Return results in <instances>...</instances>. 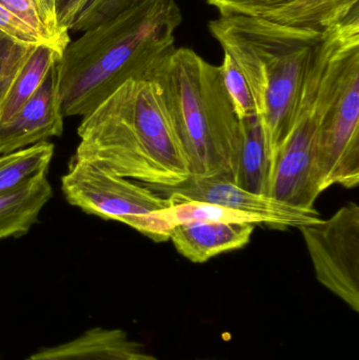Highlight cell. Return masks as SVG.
<instances>
[{"mask_svg":"<svg viewBox=\"0 0 359 360\" xmlns=\"http://www.w3.org/2000/svg\"><path fill=\"white\" fill-rule=\"evenodd\" d=\"M181 22L175 0H141L70 41L57 63L63 116L89 115L129 80L147 79Z\"/></svg>","mask_w":359,"mask_h":360,"instance_id":"obj_1","label":"cell"},{"mask_svg":"<svg viewBox=\"0 0 359 360\" xmlns=\"http://www.w3.org/2000/svg\"><path fill=\"white\" fill-rule=\"evenodd\" d=\"M74 160L150 188H174L191 176L159 88L131 79L78 127Z\"/></svg>","mask_w":359,"mask_h":360,"instance_id":"obj_2","label":"cell"},{"mask_svg":"<svg viewBox=\"0 0 359 360\" xmlns=\"http://www.w3.org/2000/svg\"><path fill=\"white\" fill-rule=\"evenodd\" d=\"M208 29L252 92L272 170L294 124L308 65L324 32L253 16H219Z\"/></svg>","mask_w":359,"mask_h":360,"instance_id":"obj_3","label":"cell"},{"mask_svg":"<svg viewBox=\"0 0 359 360\" xmlns=\"http://www.w3.org/2000/svg\"><path fill=\"white\" fill-rule=\"evenodd\" d=\"M170 116L191 175L226 174L236 179L240 120L221 65L189 48H174L150 72Z\"/></svg>","mask_w":359,"mask_h":360,"instance_id":"obj_4","label":"cell"},{"mask_svg":"<svg viewBox=\"0 0 359 360\" xmlns=\"http://www.w3.org/2000/svg\"><path fill=\"white\" fill-rule=\"evenodd\" d=\"M303 88L318 124L316 184H359V17L326 30L308 65Z\"/></svg>","mask_w":359,"mask_h":360,"instance_id":"obj_5","label":"cell"},{"mask_svg":"<svg viewBox=\"0 0 359 360\" xmlns=\"http://www.w3.org/2000/svg\"><path fill=\"white\" fill-rule=\"evenodd\" d=\"M61 188L67 202L89 215L122 222L154 243L170 240L171 229L159 212L173 200L145 184L72 158Z\"/></svg>","mask_w":359,"mask_h":360,"instance_id":"obj_6","label":"cell"},{"mask_svg":"<svg viewBox=\"0 0 359 360\" xmlns=\"http://www.w3.org/2000/svg\"><path fill=\"white\" fill-rule=\"evenodd\" d=\"M316 278L359 311V207L349 202L329 219L299 226Z\"/></svg>","mask_w":359,"mask_h":360,"instance_id":"obj_7","label":"cell"},{"mask_svg":"<svg viewBox=\"0 0 359 360\" xmlns=\"http://www.w3.org/2000/svg\"><path fill=\"white\" fill-rule=\"evenodd\" d=\"M318 124L312 99L303 86L294 124L271 170L269 195L301 209H314Z\"/></svg>","mask_w":359,"mask_h":360,"instance_id":"obj_8","label":"cell"},{"mask_svg":"<svg viewBox=\"0 0 359 360\" xmlns=\"http://www.w3.org/2000/svg\"><path fill=\"white\" fill-rule=\"evenodd\" d=\"M170 197L173 205L181 201H204L259 216L268 228L286 230L320 222L318 210L301 209L268 195L255 194L236 186L235 179L226 174L191 175L174 188H151Z\"/></svg>","mask_w":359,"mask_h":360,"instance_id":"obj_9","label":"cell"},{"mask_svg":"<svg viewBox=\"0 0 359 360\" xmlns=\"http://www.w3.org/2000/svg\"><path fill=\"white\" fill-rule=\"evenodd\" d=\"M63 118L56 63L35 94L0 124V156L61 136Z\"/></svg>","mask_w":359,"mask_h":360,"instance_id":"obj_10","label":"cell"},{"mask_svg":"<svg viewBox=\"0 0 359 360\" xmlns=\"http://www.w3.org/2000/svg\"><path fill=\"white\" fill-rule=\"evenodd\" d=\"M254 229L255 224L246 222H190L174 226L170 240L181 256L193 264H204L246 247Z\"/></svg>","mask_w":359,"mask_h":360,"instance_id":"obj_11","label":"cell"},{"mask_svg":"<svg viewBox=\"0 0 359 360\" xmlns=\"http://www.w3.org/2000/svg\"><path fill=\"white\" fill-rule=\"evenodd\" d=\"M143 347L119 329L94 328L67 344L40 351L27 360H145Z\"/></svg>","mask_w":359,"mask_h":360,"instance_id":"obj_12","label":"cell"},{"mask_svg":"<svg viewBox=\"0 0 359 360\" xmlns=\"http://www.w3.org/2000/svg\"><path fill=\"white\" fill-rule=\"evenodd\" d=\"M53 196L46 173L0 194V240L23 236L37 222L40 212Z\"/></svg>","mask_w":359,"mask_h":360,"instance_id":"obj_13","label":"cell"},{"mask_svg":"<svg viewBox=\"0 0 359 360\" xmlns=\"http://www.w3.org/2000/svg\"><path fill=\"white\" fill-rule=\"evenodd\" d=\"M261 17L286 27L325 32L359 17V0H292Z\"/></svg>","mask_w":359,"mask_h":360,"instance_id":"obj_14","label":"cell"},{"mask_svg":"<svg viewBox=\"0 0 359 360\" xmlns=\"http://www.w3.org/2000/svg\"><path fill=\"white\" fill-rule=\"evenodd\" d=\"M240 148L235 184L249 192L270 196L271 166L259 115L240 118Z\"/></svg>","mask_w":359,"mask_h":360,"instance_id":"obj_15","label":"cell"},{"mask_svg":"<svg viewBox=\"0 0 359 360\" xmlns=\"http://www.w3.org/2000/svg\"><path fill=\"white\" fill-rule=\"evenodd\" d=\"M61 53L46 44H38L19 72L4 101L0 124L8 122L35 94L46 75L60 59Z\"/></svg>","mask_w":359,"mask_h":360,"instance_id":"obj_16","label":"cell"},{"mask_svg":"<svg viewBox=\"0 0 359 360\" xmlns=\"http://www.w3.org/2000/svg\"><path fill=\"white\" fill-rule=\"evenodd\" d=\"M159 216L171 231L178 224L197 221L246 222L268 226L267 221L259 216L204 201H181L162 210Z\"/></svg>","mask_w":359,"mask_h":360,"instance_id":"obj_17","label":"cell"},{"mask_svg":"<svg viewBox=\"0 0 359 360\" xmlns=\"http://www.w3.org/2000/svg\"><path fill=\"white\" fill-rule=\"evenodd\" d=\"M54 145L44 141L8 155L0 156V194L36 175L48 173Z\"/></svg>","mask_w":359,"mask_h":360,"instance_id":"obj_18","label":"cell"},{"mask_svg":"<svg viewBox=\"0 0 359 360\" xmlns=\"http://www.w3.org/2000/svg\"><path fill=\"white\" fill-rule=\"evenodd\" d=\"M37 46L21 44L0 31V117L11 86Z\"/></svg>","mask_w":359,"mask_h":360,"instance_id":"obj_19","label":"cell"},{"mask_svg":"<svg viewBox=\"0 0 359 360\" xmlns=\"http://www.w3.org/2000/svg\"><path fill=\"white\" fill-rule=\"evenodd\" d=\"M223 71V82L228 94L231 99L232 105L235 110L238 120L248 116L259 115L256 103L252 92L244 79L242 72L238 69L233 59L223 53V63L221 65Z\"/></svg>","mask_w":359,"mask_h":360,"instance_id":"obj_20","label":"cell"},{"mask_svg":"<svg viewBox=\"0 0 359 360\" xmlns=\"http://www.w3.org/2000/svg\"><path fill=\"white\" fill-rule=\"evenodd\" d=\"M141 0H88L70 31L86 32L124 13Z\"/></svg>","mask_w":359,"mask_h":360,"instance_id":"obj_21","label":"cell"},{"mask_svg":"<svg viewBox=\"0 0 359 360\" xmlns=\"http://www.w3.org/2000/svg\"><path fill=\"white\" fill-rule=\"evenodd\" d=\"M218 11L221 16L261 17L292 0H204Z\"/></svg>","mask_w":359,"mask_h":360,"instance_id":"obj_22","label":"cell"},{"mask_svg":"<svg viewBox=\"0 0 359 360\" xmlns=\"http://www.w3.org/2000/svg\"><path fill=\"white\" fill-rule=\"evenodd\" d=\"M0 4L25 22L30 29L33 30L48 46H53L63 54V49L53 39L42 23L34 0H0Z\"/></svg>","mask_w":359,"mask_h":360,"instance_id":"obj_23","label":"cell"},{"mask_svg":"<svg viewBox=\"0 0 359 360\" xmlns=\"http://www.w3.org/2000/svg\"><path fill=\"white\" fill-rule=\"evenodd\" d=\"M0 31L16 41L27 44H46L33 30L0 4ZM48 46V44H46Z\"/></svg>","mask_w":359,"mask_h":360,"instance_id":"obj_24","label":"cell"},{"mask_svg":"<svg viewBox=\"0 0 359 360\" xmlns=\"http://www.w3.org/2000/svg\"><path fill=\"white\" fill-rule=\"evenodd\" d=\"M56 1L57 0H34L44 27L48 30L53 39L65 51L71 41V38H70L69 32L63 31L59 27L58 21H57Z\"/></svg>","mask_w":359,"mask_h":360,"instance_id":"obj_25","label":"cell"},{"mask_svg":"<svg viewBox=\"0 0 359 360\" xmlns=\"http://www.w3.org/2000/svg\"><path fill=\"white\" fill-rule=\"evenodd\" d=\"M88 0H57L56 14L59 27L63 31L70 32L72 23Z\"/></svg>","mask_w":359,"mask_h":360,"instance_id":"obj_26","label":"cell"},{"mask_svg":"<svg viewBox=\"0 0 359 360\" xmlns=\"http://www.w3.org/2000/svg\"><path fill=\"white\" fill-rule=\"evenodd\" d=\"M145 360H156L154 359V357L150 356L149 359H145Z\"/></svg>","mask_w":359,"mask_h":360,"instance_id":"obj_27","label":"cell"}]
</instances>
